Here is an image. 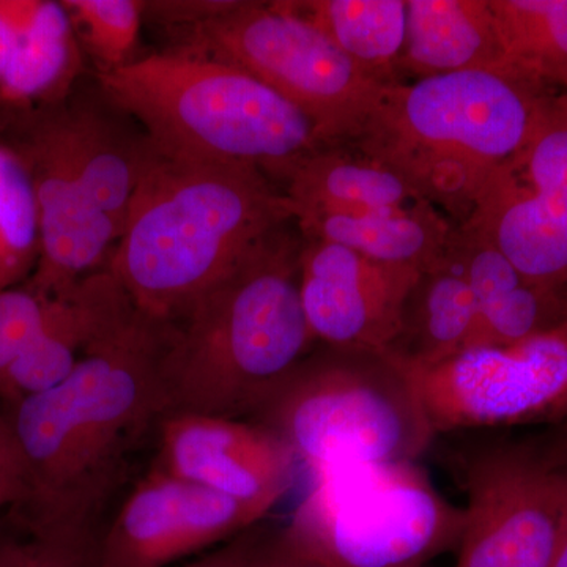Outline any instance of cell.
Here are the masks:
<instances>
[{"mask_svg":"<svg viewBox=\"0 0 567 567\" xmlns=\"http://www.w3.org/2000/svg\"><path fill=\"white\" fill-rule=\"evenodd\" d=\"M51 305L52 298L35 292L28 284L0 292V382L43 330Z\"/></svg>","mask_w":567,"mask_h":567,"instance_id":"27","label":"cell"},{"mask_svg":"<svg viewBox=\"0 0 567 567\" xmlns=\"http://www.w3.org/2000/svg\"><path fill=\"white\" fill-rule=\"evenodd\" d=\"M0 567H29L28 546L24 535L20 533L0 558Z\"/></svg>","mask_w":567,"mask_h":567,"instance_id":"34","label":"cell"},{"mask_svg":"<svg viewBox=\"0 0 567 567\" xmlns=\"http://www.w3.org/2000/svg\"><path fill=\"white\" fill-rule=\"evenodd\" d=\"M466 495L457 567H550L567 529V472L527 442H473L451 456Z\"/></svg>","mask_w":567,"mask_h":567,"instance_id":"9","label":"cell"},{"mask_svg":"<svg viewBox=\"0 0 567 567\" xmlns=\"http://www.w3.org/2000/svg\"><path fill=\"white\" fill-rule=\"evenodd\" d=\"M246 421L312 475L344 464L416 462L436 435L412 374L388 350L315 347Z\"/></svg>","mask_w":567,"mask_h":567,"instance_id":"6","label":"cell"},{"mask_svg":"<svg viewBox=\"0 0 567 567\" xmlns=\"http://www.w3.org/2000/svg\"><path fill=\"white\" fill-rule=\"evenodd\" d=\"M20 25L14 22L7 10L6 0H0V82L13 62L18 44H20Z\"/></svg>","mask_w":567,"mask_h":567,"instance_id":"33","label":"cell"},{"mask_svg":"<svg viewBox=\"0 0 567 567\" xmlns=\"http://www.w3.org/2000/svg\"><path fill=\"white\" fill-rule=\"evenodd\" d=\"M550 567H567V529L561 543H559L557 554H555Z\"/></svg>","mask_w":567,"mask_h":567,"instance_id":"36","label":"cell"},{"mask_svg":"<svg viewBox=\"0 0 567 567\" xmlns=\"http://www.w3.org/2000/svg\"><path fill=\"white\" fill-rule=\"evenodd\" d=\"M20 25L17 54L0 82V104L10 107L61 103L85 76L82 51L69 11L50 0H6Z\"/></svg>","mask_w":567,"mask_h":567,"instance_id":"19","label":"cell"},{"mask_svg":"<svg viewBox=\"0 0 567 567\" xmlns=\"http://www.w3.org/2000/svg\"><path fill=\"white\" fill-rule=\"evenodd\" d=\"M527 281H567V93L548 95L528 140L492 173L472 215Z\"/></svg>","mask_w":567,"mask_h":567,"instance_id":"12","label":"cell"},{"mask_svg":"<svg viewBox=\"0 0 567 567\" xmlns=\"http://www.w3.org/2000/svg\"><path fill=\"white\" fill-rule=\"evenodd\" d=\"M527 445L547 468L567 472V416Z\"/></svg>","mask_w":567,"mask_h":567,"instance_id":"32","label":"cell"},{"mask_svg":"<svg viewBox=\"0 0 567 567\" xmlns=\"http://www.w3.org/2000/svg\"><path fill=\"white\" fill-rule=\"evenodd\" d=\"M20 535V528L14 525L10 516L0 520V558L6 554L7 548L13 543L14 537Z\"/></svg>","mask_w":567,"mask_h":567,"instance_id":"35","label":"cell"},{"mask_svg":"<svg viewBox=\"0 0 567 567\" xmlns=\"http://www.w3.org/2000/svg\"><path fill=\"white\" fill-rule=\"evenodd\" d=\"M290 221L292 200L262 171L173 158L153 145L106 270L144 315L174 323Z\"/></svg>","mask_w":567,"mask_h":567,"instance_id":"2","label":"cell"},{"mask_svg":"<svg viewBox=\"0 0 567 567\" xmlns=\"http://www.w3.org/2000/svg\"><path fill=\"white\" fill-rule=\"evenodd\" d=\"M476 316L453 229L446 248L410 290L401 330L386 350L409 371L432 368L468 347Z\"/></svg>","mask_w":567,"mask_h":567,"instance_id":"17","label":"cell"},{"mask_svg":"<svg viewBox=\"0 0 567 567\" xmlns=\"http://www.w3.org/2000/svg\"><path fill=\"white\" fill-rule=\"evenodd\" d=\"M421 271L303 237L300 295L312 338L323 346L386 350Z\"/></svg>","mask_w":567,"mask_h":567,"instance_id":"14","label":"cell"},{"mask_svg":"<svg viewBox=\"0 0 567 567\" xmlns=\"http://www.w3.org/2000/svg\"><path fill=\"white\" fill-rule=\"evenodd\" d=\"M29 567H103L104 520L52 514H17Z\"/></svg>","mask_w":567,"mask_h":567,"instance_id":"26","label":"cell"},{"mask_svg":"<svg viewBox=\"0 0 567 567\" xmlns=\"http://www.w3.org/2000/svg\"><path fill=\"white\" fill-rule=\"evenodd\" d=\"M93 76L156 151L173 158L241 164L284 182L306 156L330 147L311 118L274 89L205 55L152 52Z\"/></svg>","mask_w":567,"mask_h":567,"instance_id":"5","label":"cell"},{"mask_svg":"<svg viewBox=\"0 0 567 567\" xmlns=\"http://www.w3.org/2000/svg\"><path fill=\"white\" fill-rule=\"evenodd\" d=\"M399 70L417 80L468 70L507 73L491 0H406Z\"/></svg>","mask_w":567,"mask_h":567,"instance_id":"18","label":"cell"},{"mask_svg":"<svg viewBox=\"0 0 567 567\" xmlns=\"http://www.w3.org/2000/svg\"><path fill=\"white\" fill-rule=\"evenodd\" d=\"M287 197L297 212L363 213L421 203L415 189L390 167L346 145L323 147L287 174Z\"/></svg>","mask_w":567,"mask_h":567,"instance_id":"21","label":"cell"},{"mask_svg":"<svg viewBox=\"0 0 567 567\" xmlns=\"http://www.w3.org/2000/svg\"><path fill=\"white\" fill-rule=\"evenodd\" d=\"M262 567H336L309 554L287 535L284 528H267L264 540Z\"/></svg>","mask_w":567,"mask_h":567,"instance_id":"31","label":"cell"},{"mask_svg":"<svg viewBox=\"0 0 567 567\" xmlns=\"http://www.w3.org/2000/svg\"><path fill=\"white\" fill-rule=\"evenodd\" d=\"M559 292H561L563 298H565L566 303H567V281L565 284H563V287H561V289H559Z\"/></svg>","mask_w":567,"mask_h":567,"instance_id":"37","label":"cell"},{"mask_svg":"<svg viewBox=\"0 0 567 567\" xmlns=\"http://www.w3.org/2000/svg\"><path fill=\"white\" fill-rule=\"evenodd\" d=\"M171 327L134 305L62 383L3 406L28 484L17 509L106 520L132 454L167 415L159 369Z\"/></svg>","mask_w":567,"mask_h":567,"instance_id":"1","label":"cell"},{"mask_svg":"<svg viewBox=\"0 0 567 567\" xmlns=\"http://www.w3.org/2000/svg\"><path fill=\"white\" fill-rule=\"evenodd\" d=\"M548 95L492 70L393 82L346 147L390 167L461 224L492 173L528 140Z\"/></svg>","mask_w":567,"mask_h":567,"instance_id":"4","label":"cell"},{"mask_svg":"<svg viewBox=\"0 0 567 567\" xmlns=\"http://www.w3.org/2000/svg\"><path fill=\"white\" fill-rule=\"evenodd\" d=\"M166 50L216 59L297 106L328 145L357 140L388 84L352 61L295 2L235 0L210 20L167 29Z\"/></svg>","mask_w":567,"mask_h":567,"instance_id":"7","label":"cell"},{"mask_svg":"<svg viewBox=\"0 0 567 567\" xmlns=\"http://www.w3.org/2000/svg\"><path fill=\"white\" fill-rule=\"evenodd\" d=\"M82 51L95 73L130 65L141 58L140 35L145 0H63Z\"/></svg>","mask_w":567,"mask_h":567,"instance_id":"25","label":"cell"},{"mask_svg":"<svg viewBox=\"0 0 567 567\" xmlns=\"http://www.w3.org/2000/svg\"><path fill=\"white\" fill-rule=\"evenodd\" d=\"M152 470L270 513L293 486L298 461L281 440L246 420L166 415Z\"/></svg>","mask_w":567,"mask_h":567,"instance_id":"15","label":"cell"},{"mask_svg":"<svg viewBox=\"0 0 567 567\" xmlns=\"http://www.w3.org/2000/svg\"><path fill=\"white\" fill-rule=\"evenodd\" d=\"M40 221L31 175L0 141V292L24 286L40 260Z\"/></svg>","mask_w":567,"mask_h":567,"instance_id":"24","label":"cell"},{"mask_svg":"<svg viewBox=\"0 0 567 567\" xmlns=\"http://www.w3.org/2000/svg\"><path fill=\"white\" fill-rule=\"evenodd\" d=\"M464 520L416 462H375L315 473L286 532L336 567H423L458 547Z\"/></svg>","mask_w":567,"mask_h":567,"instance_id":"8","label":"cell"},{"mask_svg":"<svg viewBox=\"0 0 567 567\" xmlns=\"http://www.w3.org/2000/svg\"><path fill=\"white\" fill-rule=\"evenodd\" d=\"M265 533L267 527L260 522L221 546L173 567H262Z\"/></svg>","mask_w":567,"mask_h":567,"instance_id":"28","label":"cell"},{"mask_svg":"<svg viewBox=\"0 0 567 567\" xmlns=\"http://www.w3.org/2000/svg\"><path fill=\"white\" fill-rule=\"evenodd\" d=\"M63 102L0 104V141L24 163L39 207L40 260L25 284L48 298L69 293L81 279L106 270L118 241L74 159Z\"/></svg>","mask_w":567,"mask_h":567,"instance_id":"11","label":"cell"},{"mask_svg":"<svg viewBox=\"0 0 567 567\" xmlns=\"http://www.w3.org/2000/svg\"><path fill=\"white\" fill-rule=\"evenodd\" d=\"M262 507L148 470L102 529L103 567H173L260 524Z\"/></svg>","mask_w":567,"mask_h":567,"instance_id":"13","label":"cell"},{"mask_svg":"<svg viewBox=\"0 0 567 567\" xmlns=\"http://www.w3.org/2000/svg\"><path fill=\"white\" fill-rule=\"evenodd\" d=\"M409 372L435 434L551 425L567 416V320L516 344L468 347Z\"/></svg>","mask_w":567,"mask_h":567,"instance_id":"10","label":"cell"},{"mask_svg":"<svg viewBox=\"0 0 567 567\" xmlns=\"http://www.w3.org/2000/svg\"><path fill=\"white\" fill-rule=\"evenodd\" d=\"M63 106L85 186L121 238L133 194L152 156V141L132 115L112 102L95 76L82 78Z\"/></svg>","mask_w":567,"mask_h":567,"instance_id":"16","label":"cell"},{"mask_svg":"<svg viewBox=\"0 0 567 567\" xmlns=\"http://www.w3.org/2000/svg\"><path fill=\"white\" fill-rule=\"evenodd\" d=\"M301 248L297 224H284L173 323L159 369L167 415L246 420L315 349Z\"/></svg>","mask_w":567,"mask_h":567,"instance_id":"3","label":"cell"},{"mask_svg":"<svg viewBox=\"0 0 567 567\" xmlns=\"http://www.w3.org/2000/svg\"><path fill=\"white\" fill-rule=\"evenodd\" d=\"M506 71L567 93V0H491Z\"/></svg>","mask_w":567,"mask_h":567,"instance_id":"22","label":"cell"},{"mask_svg":"<svg viewBox=\"0 0 567 567\" xmlns=\"http://www.w3.org/2000/svg\"><path fill=\"white\" fill-rule=\"evenodd\" d=\"M305 238L330 241L390 265L429 267L450 241L454 226L434 205L421 203L363 213H295Z\"/></svg>","mask_w":567,"mask_h":567,"instance_id":"20","label":"cell"},{"mask_svg":"<svg viewBox=\"0 0 567 567\" xmlns=\"http://www.w3.org/2000/svg\"><path fill=\"white\" fill-rule=\"evenodd\" d=\"M28 495L24 468L6 416L0 413V520L13 513Z\"/></svg>","mask_w":567,"mask_h":567,"instance_id":"30","label":"cell"},{"mask_svg":"<svg viewBox=\"0 0 567 567\" xmlns=\"http://www.w3.org/2000/svg\"><path fill=\"white\" fill-rule=\"evenodd\" d=\"M361 69L398 82L406 32V0H316L295 2Z\"/></svg>","mask_w":567,"mask_h":567,"instance_id":"23","label":"cell"},{"mask_svg":"<svg viewBox=\"0 0 567 567\" xmlns=\"http://www.w3.org/2000/svg\"><path fill=\"white\" fill-rule=\"evenodd\" d=\"M235 0H152L145 2L144 21L167 29L186 28L229 10Z\"/></svg>","mask_w":567,"mask_h":567,"instance_id":"29","label":"cell"}]
</instances>
